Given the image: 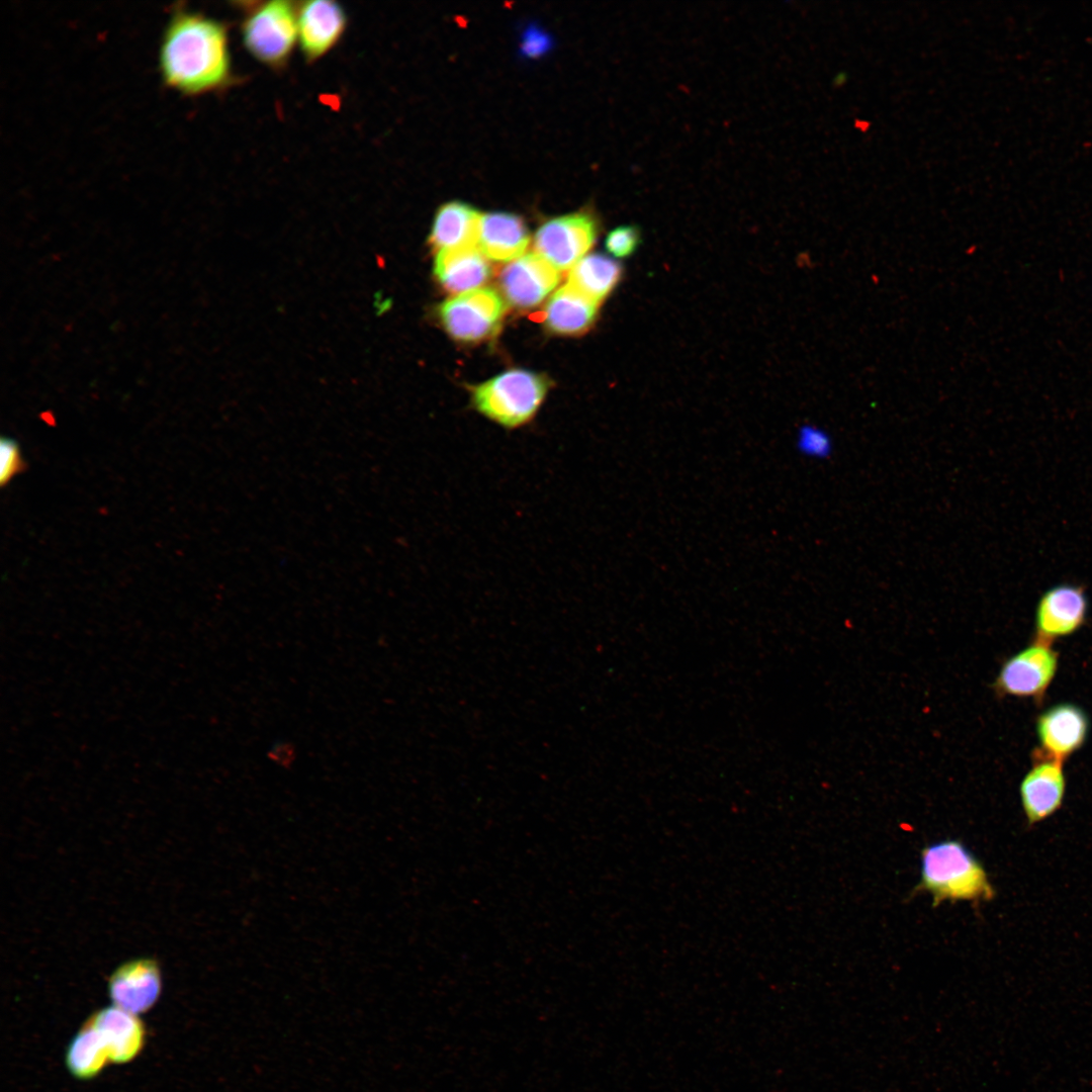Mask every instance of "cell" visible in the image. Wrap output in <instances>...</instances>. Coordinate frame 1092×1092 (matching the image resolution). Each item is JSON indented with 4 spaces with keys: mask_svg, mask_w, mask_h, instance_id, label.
Here are the masks:
<instances>
[{
    "mask_svg": "<svg viewBox=\"0 0 1092 1092\" xmlns=\"http://www.w3.org/2000/svg\"><path fill=\"white\" fill-rule=\"evenodd\" d=\"M163 84L186 97L225 90L236 82L228 25L184 3L171 7L158 51Z\"/></svg>",
    "mask_w": 1092,
    "mask_h": 1092,
    "instance_id": "6da1fadb",
    "label": "cell"
},
{
    "mask_svg": "<svg viewBox=\"0 0 1092 1092\" xmlns=\"http://www.w3.org/2000/svg\"><path fill=\"white\" fill-rule=\"evenodd\" d=\"M921 879L916 891L931 894L933 906L943 901H986L993 887L982 862L958 839H944L921 850Z\"/></svg>",
    "mask_w": 1092,
    "mask_h": 1092,
    "instance_id": "7a4b0ae2",
    "label": "cell"
},
{
    "mask_svg": "<svg viewBox=\"0 0 1092 1092\" xmlns=\"http://www.w3.org/2000/svg\"><path fill=\"white\" fill-rule=\"evenodd\" d=\"M242 42L261 65L282 71L288 64L297 38V2L270 0L241 3Z\"/></svg>",
    "mask_w": 1092,
    "mask_h": 1092,
    "instance_id": "3957f363",
    "label": "cell"
},
{
    "mask_svg": "<svg viewBox=\"0 0 1092 1092\" xmlns=\"http://www.w3.org/2000/svg\"><path fill=\"white\" fill-rule=\"evenodd\" d=\"M549 387L544 375L514 369L474 387L471 402L489 421L504 429L516 430L535 418Z\"/></svg>",
    "mask_w": 1092,
    "mask_h": 1092,
    "instance_id": "277c9868",
    "label": "cell"
},
{
    "mask_svg": "<svg viewBox=\"0 0 1092 1092\" xmlns=\"http://www.w3.org/2000/svg\"><path fill=\"white\" fill-rule=\"evenodd\" d=\"M506 312L502 295L490 287L477 288L444 301L439 318L455 340L476 343L491 337Z\"/></svg>",
    "mask_w": 1092,
    "mask_h": 1092,
    "instance_id": "5b68a950",
    "label": "cell"
},
{
    "mask_svg": "<svg viewBox=\"0 0 1092 1092\" xmlns=\"http://www.w3.org/2000/svg\"><path fill=\"white\" fill-rule=\"evenodd\" d=\"M599 221L589 211L566 214L544 222L536 232L538 254L557 270L573 267L596 242Z\"/></svg>",
    "mask_w": 1092,
    "mask_h": 1092,
    "instance_id": "8992f818",
    "label": "cell"
},
{
    "mask_svg": "<svg viewBox=\"0 0 1092 1092\" xmlns=\"http://www.w3.org/2000/svg\"><path fill=\"white\" fill-rule=\"evenodd\" d=\"M1057 668L1056 651L1039 640L1002 664L992 689L999 697L1040 696L1052 682Z\"/></svg>",
    "mask_w": 1092,
    "mask_h": 1092,
    "instance_id": "52a82bcc",
    "label": "cell"
},
{
    "mask_svg": "<svg viewBox=\"0 0 1092 1092\" xmlns=\"http://www.w3.org/2000/svg\"><path fill=\"white\" fill-rule=\"evenodd\" d=\"M347 26L348 14L337 1L297 2V47L308 64L320 61L337 47Z\"/></svg>",
    "mask_w": 1092,
    "mask_h": 1092,
    "instance_id": "ba28073f",
    "label": "cell"
},
{
    "mask_svg": "<svg viewBox=\"0 0 1092 1092\" xmlns=\"http://www.w3.org/2000/svg\"><path fill=\"white\" fill-rule=\"evenodd\" d=\"M558 270L538 253L510 262L499 273L498 284L508 302L517 308L539 305L557 286Z\"/></svg>",
    "mask_w": 1092,
    "mask_h": 1092,
    "instance_id": "9c48e42d",
    "label": "cell"
},
{
    "mask_svg": "<svg viewBox=\"0 0 1092 1092\" xmlns=\"http://www.w3.org/2000/svg\"><path fill=\"white\" fill-rule=\"evenodd\" d=\"M162 990V975L157 961L149 958L120 965L108 980V994L113 1005L139 1015L149 1011Z\"/></svg>",
    "mask_w": 1092,
    "mask_h": 1092,
    "instance_id": "30bf717a",
    "label": "cell"
},
{
    "mask_svg": "<svg viewBox=\"0 0 1092 1092\" xmlns=\"http://www.w3.org/2000/svg\"><path fill=\"white\" fill-rule=\"evenodd\" d=\"M1088 599L1083 585L1061 583L1046 589L1035 609V630L1038 639H1055L1071 635L1085 622Z\"/></svg>",
    "mask_w": 1092,
    "mask_h": 1092,
    "instance_id": "8fae6325",
    "label": "cell"
},
{
    "mask_svg": "<svg viewBox=\"0 0 1092 1092\" xmlns=\"http://www.w3.org/2000/svg\"><path fill=\"white\" fill-rule=\"evenodd\" d=\"M1088 728L1086 713L1070 703L1049 708L1038 717L1036 723L1041 747L1054 759L1061 761L1083 745Z\"/></svg>",
    "mask_w": 1092,
    "mask_h": 1092,
    "instance_id": "7c38bea8",
    "label": "cell"
},
{
    "mask_svg": "<svg viewBox=\"0 0 1092 1092\" xmlns=\"http://www.w3.org/2000/svg\"><path fill=\"white\" fill-rule=\"evenodd\" d=\"M1066 789L1062 761L1051 759L1034 765L1022 779L1019 795L1029 825L1041 822L1062 806Z\"/></svg>",
    "mask_w": 1092,
    "mask_h": 1092,
    "instance_id": "4fadbf2b",
    "label": "cell"
},
{
    "mask_svg": "<svg viewBox=\"0 0 1092 1092\" xmlns=\"http://www.w3.org/2000/svg\"><path fill=\"white\" fill-rule=\"evenodd\" d=\"M87 1020L104 1038L111 1063H128L144 1049L146 1029L138 1015L112 1005L97 1010Z\"/></svg>",
    "mask_w": 1092,
    "mask_h": 1092,
    "instance_id": "5bb4252c",
    "label": "cell"
},
{
    "mask_svg": "<svg viewBox=\"0 0 1092 1092\" xmlns=\"http://www.w3.org/2000/svg\"><path fill=\"white\" fill-rule=\"evenodd\" d=\"M530 243L522 217L511 212L481 214L478 249L489 260L512 262L522 257Z\"/></svg>",
    "mask_w": 1092,
    "mask_h": 1092,
    "instance_id": "9a60e30c",
    "label": "cell"
},
{
    "mask_svg": "<svg viewBox=\"0 0 1092 1092\" xmlns=\"http://www.w3.org/2000/svg\"><path fill=\"white\" fill-rule=\"evenodd\" d=\"M434 273L445 290L458 295L485 283L491 267L477 247L450 249L437 253Z\"/></svg>",
    "mask_w": 1092,
    "mask_h": 1092,
    "instance_id": "2e32d148",
    "label": "cell"
},
{
    "mask_svg": "<svg viewBox=\"0 0 1092 1092\" xmlns=\"http://www.w3.org/2000/svg\"><path fill=\"white\" fill-rule=\"evenodd\" d=\"M481 214L469 204L451 201L437 210L429 237L437 250L478 248Z\"/></svg>",
    "mask_w": 1092,
    "mask_h": 1092,
    "instance_id": "e0dca14e",
    "label": "cell"
},
{
    "mask_svg": "<svg viewBox=\"0 0 1092 1092\" xmlns=\"http://www.w3.org/2000/svg\"><path fill=\"white\" fill-rule=\"evenodd\" d=\"M599 304L566 283L548 300L544 311L545 326L558 335H580L595 323Z\"/></svg>",
    "mask_w": 1092,
    "mask_h": 1092,
    "instance_id": "ac0fdd59",
    "label": "cell"
},
{
    "mask_svg": "<svg viewBox=\"0 0 1092 1092\" xmlns=\"http://www.w3.org/2000/svg\"><path fill=\"white\" fill-rule=\"evenodd\" d=\"M623 275L622 265L601 253L581 258L570 270L567 284L600 303L617 286Z\"/></svg>",
    "mask_w": 1092,
    "mask_h": 1092,
    "instance_id": "d6986e66",
    "label": "cell"
},
{
    "mask_svg": "<svg viewBox=\"0 0 1092 1092\" xmlns=\"http://www.w3.org/2000/svg\"><path fill=\"white\" fill-rule=\"evenodd\" d=\"M111 1063L108 1046L100 1032L86 1020L70 1040L65 1064L73 1077L91 1080Z\"/></svg>",
    "mask_w": 1092,
    "mask_h": 1092,
    "instance_id": "ffe728a7",
    "label": "cell"
},
{
    "mask_svg": "<svg viewBox=\"0 0 1092 1092\" xmlns=\"http://www.w3.org/2000/svg\"><path fill=\"white\" fill-rule=\"evenodd\" d=\"M795 446L801 455L810 459H826L833 451L830 434L813 424H804L798 429Z\"/></svg>",
    "mask_w": 1092,
    "mask_h": 1092,
    "instance_id": "44dd1931",
    "label": "cell"
},
{
    "mask_svg": "<svg viewBox=\"0 0 1092 1092\" xmlns=\"http://www.w3.org/2000/svg\"><path fill=\"white\" fill-rule=\"evenodd\" d=\"M641 232L636 225H620L612 230L606 239L607 251L616 258H627L639 247Z\"/></svg>",
    "mask_w": 1092,
    "mask_h": 1092,
    "instance_id": "7402d4cb",
    "label": "cell"
},
{
    "mask_svg": "<svg viewBox=\"0 0 1092 1092\" xmlns=\"http://www.w3.org/2000/svg\"><path fill=\"white\" fill-rule=\"evenodd\" d=\"M23 467L18 444L6 437L0 441V483L7 484Z\"/></svg>",
    "mask_w": 1092,
    "mask_h": 1092,
    "instance_id": "603a6c76",
    "label": "cell"
},
{
    "mask_svg": "<svg viewBox=\"0 0 1092 1092\" xmlns=\"http://www.w3.org/2000/svg\"><path fill=\"white\" fill-rule=\"evenodd\" d=\"M549 36L535 26L528 28L523 37L522 50L526 55L537 56L549 48Z\"/></svg>",
    "mask_w": 1092,
    "mask_h": 1092,
    "instance_id": "cb8c5ba5",
    "label": "cell"
}]
</instances>
